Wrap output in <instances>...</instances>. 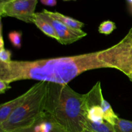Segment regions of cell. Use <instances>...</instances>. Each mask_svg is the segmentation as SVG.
I'll return each instance as SVG.
<instances>
[{
  "label": "cell",
  "mask_w": 132,
  "mask_h": 132,
  "mask_svg": "<svg viewBox=\"0 0 132 132\" xmlns=\"http://www.w3.org/2000/svg\"><path fill=\"white\" fill-rule=\"evenodd\" d=\"M106 68L119 70L127 76L132 72V27L119 42L100 51L34 61L0 62V80L10 84L22 80L68 84L84 72Z\"/></svg>",
  "instance_id": "6da1fadb"
},
{
  "label": "cell",
  "mask_w": 132,
  "mask_h": 132,
  "mask_svg": "<svg viewBox=\"0 0 132 132\" xmlns=\"http://www.w3.org/2000/svg\"><path fill=\"white\" fill-rule=\"evenodd\" d=\"M45 110L64 132L87 129V95L76 92L68 84L48 82Z\"/></svg>",
  "instance_id": "7a4b0ae2"
},
{
  "label": "cell",
  "mask_w": 132,
  "mask_h": 132,
  "mask_svg": "<svg viewBox=\"0 0 132 132\" xmlns=\"http://www.w3.org/2000/svg\"><path fill=\"white\" fill-rule=\"evenodd\" d=\"M48 82L38 81L30 88L27 99L0 124V132H13L30 128L45 113Z\"/></svg>",
  "instance_id": "3957f363"
},
{
  "label": "cell",
  "mask_w": 132,
  "mask_h": 132,
  "mask_svg": "<svg viewBox=\"0 0 132 132\" xmlns=\"http://www.w3.org/2000/svg\"><path fill=\"white\" fill-rule=\"evenodd\" d=\"M37 4V0H14L0 5V15L32 23Z\"/></svg>",
  "instance_id": "277c9868"
},
{
  "label": "cell",
  "mask_w": 132,
  "mask_h": 132,
  "mask_svg": "<svg viewBox=\"0 0 132 132\" xmlns=\"http://www.w3.org/2000/svg\"><path fill=\"white\" fill-rule=\"evenodd\" d=\"M43 13L47 20L54 27L58 37L57 41L62 45H67L72 44L87 35V34L82 30H76L69 28L59 21L52 18L45 12Z\"/></svg>",
  "instance_id": "5b68a950"
},
{
  "label": "cell",
  "mask_w": 132,
  "mask_h": 132,
  "mask_svg": "<svg viewBox=\"0 0 132 132\" xmlns=\"http://www.w3.org/2000/svg\"><path fill=\"white\" fill-rule=\"evenodd\" d=\"M30 88L18 97L0 105V124L5 122L12 112L25 100L30 94Z\"/></svg>",
  "instance_id": "8992f818"
},
{
  "label": "cell",
  "mask_w": 132,
  "mask_h": 132,
  "mask_svg": "<svg viewBox=\"0 0 132 132\" xmlns=\"http://www.w3.org/2000/svg\"><path fill=\"white\" fill-rule=\"evenodd\" d=\"M32 23L35 24L46 36L58 41V37L54 27L47 20L43 12H36Z\"/></svg>",
  "instance_id": "52a82bcc"
},
{
  "label": "cell",
  "mask_w": 132,
  "mask_h": 132,
  "mask_svg": "<svg viewBox=\"0 0 132 132\" xmlns=\"http://www.w3.org/2000/svg\"><path fill=\"white\" fill-rule=\"evenodd\" d=\"M43 12H45V14H48V15H50L52 18L59 21L62 23L65 24L67 27L72 28V29L81 30V28L85 26V24L82 23V22L79 21L77 20L76 19H73L72 18H70V17L67 16V15L61 14L59 12H57L48 11V10H46V9H44Z\"/></svg>",
  "instance_id": "ba28073f"
},
{
  "label": "cell",
  "mask_w": 132,
  "mask_h": 132,
  "mask_svg": "<svg viewBox=\"0 0 132 132\" xmlns=\"http://www.w3.org/2000/svg\"><path fill=\"white\" fill-rule=\"evenodd\" d=\"M87 130L92 132H116L113 125L106 121L101 122H93L88 119Z\"/></svg>",
  "instance_id": "9c48e42d"
},
{
  "label": "cell",
  "mask_w": 132,
  "mask_h": 132,
  "mask_svg": "<svg viewBox=\"0 0 132 132\" xmlns=\"http://www.w3.org/2000/svg\"><path fill=\"white\" fill-rule=\"evenodd\" d=\"M101 108L103 112V118H104V121L114 125L116 119L118 118L119 117L113 112L110 103L107 101H106L104 98L102 100Z\"/></svg>",
  "instance_id": "30bf717a"
},
{
  "label": "cell",
  "mask_w": 132,
  "mask_h": 132,
  "mask_svg": "<svg viewBox=\"0 0 132 132\" xmlns=\"http://www.w3.org/2000/svg\"><path fill=\"white\" fill-rule=\"evenodd\" d=\"M87 118L93 122H101L104 121L101 105H95L88 110Z\"/></svg>",
  "instance_id": "8fae6325"
},
{
  "label": "cell",
  "mask_w": 132,
  "mask_h": 132,
  "mask_svg": "<svg viewBox=\"0 0 132 132\" xmlns=\"http://www.w3.org/2000/svg\"><path fill=\"white\" fill-rule=\"evenodd\" d=\"M116 132H132V121L118 117L113 125Z\"/></svg>",
  "instance_id": "7c38bea8"
},
{
  "label": "cell",
  "mask_w": 132,
  "mask_h": 132,
  "mask_svg": "<svg viewBox=\"0 0 132 132\" xmlns=\"http://www.w3.org/2000/svg\"><path fill=\"white\" fill-rule=\"evenodd\" d=\"M12 52L7 50L4 46L3 37L2 34V24H1V37H0V62L5 63H10L11 61Z\"/></svg>",
  "instance_id": "4fadbf2b"
},
{
  "label": "cell",
  "mask_w": 132,
  "mask_h": 132,
  "mask_svg": "<svg viewBox=\"0 0 132 132\" xmlns=\"http://www.w3.org/2000/svg\"><path fill=\"white\" fill-rule=\"evenodd\" d=\"M116 29V24L112 21H104L99 25L98 31L99 33L105 35H109Z\"/></svg>",
  "instance_id": "5bb4252c"
},
{
  "label": "cell",
  "mask_w": 132,
  "mask_h": 132,
  "mask_svg": "<svg viewBox=\"0 0 132 132\" xmlns=\"http://www.w3.org/2000/svg\"><path fill=\"white\" fill-rule=\"evenodd\" d=\"M9 39L13 46L21 48L22 42V32L21 31H12L9 34Z\"/></svg>",
  "instance_id": "9a60e30c"
},
{
  "label": "cell",
  "mask_w": 132,
  "mask_h": 132,
  "mask_svg": "<svg viewBox=\"0 0 132 132\" xmlns=\"http://www.w3.org/2000/svg\"><path fill=\"white\" fill-rule=\"evenodd\" d=\"M11 88L10 84L0 80V94H4L6 90Z\"/></svg>",
  "instance_id": "2e32d148"
},
{
  "label": "cell",
  "mask_w": 132,
  "mask_h": 132,
  "mask_svg": "<svg viewBox=\"0 0 132 132\" xmlns=\"http://www.w3.org/2000/svg\"><path fill=\"white\" fill-rule=\"evenodd\" d=\"M41 3L48 6H54L57 5V0H40Z\"/></svg>",
  "instance_id": "e0dca14e"
},
{
  "label": "cell",
  "mask_w": 132,
  "mask_h": 132,
  "mask_svg": "<svg viewBox=\"0 0 132 132\" xmlns=\"http://www.w3.org/2000/svg\"><path fill=\"white\" fill-rule=\"evenodd\" d=\"M13 132H36L32 130L31 128H25V129H22V130H18L16 131H14Z\"/></svg>",
  "instance_id": "ac0fdd59"
},
{
  "label": "cell",
  "mask_w": 132,
  "mask_h": 132,
  "mask_svg": "<svg viewBox=\"0 0 132 132\" xmlns=\"http://www.w3.org/2000/svg\"><path fill=\"white\" fill-rule=\"evenodd\" d=\"M14 1V0H0V5H3V4L6 3L8 2H10V1Z\"/></svg>",
  "instance_id": "d6986e66"
},
{
  "label": "cell",
  "mask_w": 132,
  "mask_h": 132,
  "mask_svg": "<svg viewBox=\"0 0 132 132\" xmlns=\"http://www.w3.org/2000/svg\"><path fill=\"white\" fill-rule=\"evenodd\" d=\"M128 77L129 79H130V81H131V82H132V72L130 73V74L128 75Z\"/></svg>",
  "instance_id": "ffe728a7"
},
{
  "label": "cell",
  "mask_w": 132,
  "mask_h": 132,
  "mask_svg": "<svg viewBox=\"0 0 132 132\" xmlns=\"http://www.w3.org/2000/svg\"><path fill=\"white\" fill-rule=\"evenodd\" d=\"M128 1L129 4H130V6H131V8L132 9V0H128Z\"/></svg>",
  "instance_id": "44dd1931"
},
{
  "label": "cell",
  "mask_w": 132,
  "mask_h": 132,
  "mask_svg": "<svg viewBox=\"0 0 132 132\" xmlns=\"http://www.w3.org/2000/svg\"><path fill=\"white\" fill-rule=\"evenodd\" d=\"M83 132H92V131H90V130H87V129H86V130H85Z\"/></svg>",
  "instance_id": "7402d4cb"
},
{
  "label": "cell",
  "mask_w": 132,
  "mask_h": 132,
  "mask_svg": "<svg viewBox=\"0 0 132 132\" xmlns=\"http://www.w3.org/2000/svg\"><path fill=\"white\" fill-rule=\"evenodd\" d=\"M64 1H70V0H64Z\"/></svg>",
  "instance_id": "603a6c76"
}]
</instances>
